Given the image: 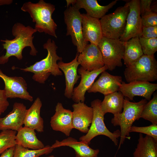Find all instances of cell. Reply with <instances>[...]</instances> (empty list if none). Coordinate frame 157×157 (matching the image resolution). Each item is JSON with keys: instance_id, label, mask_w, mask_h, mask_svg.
Segmentation results:
<instances>
[{"instance_id": "603a6c76", "label": "cell", "mask_w": 157, "mask_h": 157, "mask_svg": "<svg viewBox=\"0 0 157 157\" xmlns=\"http://www.w3.org/2000/svg\"><path fill=\"white\" fill-rule=\"evenodd\" d=\"M42 105L40 99L37 97L27 109L24 121V126L34 129L39 133L44 131V120L40 115Z\"/></svg>"}, {"instance_id": "277c9868", "label": "cell", "mask_w": 157, "mask_h": 157, "mask_svg": "<svg viewBox=\"0 0 157 157\" xmlns=\"http://www.w3.org/2000/svg\"><path fill=\"white\" fill-rule=\"evenodd\" d=\"M147 100L143 99L138 102H131L127 98L124 99L122 112L114 115L111 122L114 126L120 128V140L118 149L124 143L126 138L130 139V129L133 122L140 118V116Z\"/></svg>"}, {"instance_id": "e575fe53", "label": "cell", "mask_w": 157, "mask_h": 157, "mask_svg": "<svg viewBox=\"0 0 157 157\" xmlns=\"http://www.w3.org/2000/svg\"><path fill=\"white\" fill-rule=\"evenodd\" d=\"M4 90L0 89V115L7 109L9 106Z\"/></svg>"}, {"instance_id": "ac0fdd59", "label": "cell", "mask_w": 157, "mask_h": 157, "mask_svg": "<svg viewBox=\"0 0 157 157\" xmlns=\"http://www.w3.org/2000/svg\"><path fill=\"white\" fill-rule=\"evenodd\" d=\"M72 107L73 129L82 133H87L92 119L93 111L92 107L88 106L83 102L74 103Z\"/></svg>"}, {"instance_id": "484cf974", "label": "cell", "mask_w": 157, "mask_h": 157, "mask_svg": "<svg viewBox=\"0 0 157 157\" xmlns=\"http://www.w3.org/2000/svg\"><path fill=\"white\" fill-rule=\"evenodd\" d=\"M124 96L120 91L104 96L101 103V110L105 115L109 113L114 115L122 112L123 108Z\"/></svg>"}, {"instance_id": "3957f363", "label": "cell", "mask_w": 157, "mask_h": 157, "mask_svg": "<svg viewBox=\"0 0 157 157\" xmlns=\"http://www.w3.org/2000/svg\"><path fill=\"white\" fill-rule=\"evenodd\" d=\"M55 9L53 5L40 0L38 3H25L21 8L23 11L28 13L35 23L37 32L44 33L57 38L56 30L57 25L52 17Z\"/></svg>"}, {"instance_id": "60d3db41", "label": "cell", "mask_w": 157, "mask_h": 157, "mask_svg": "<svg viewBox=\"0 0 157 157\" xmlns=\"http://www.w3.org/2000/svg\"><path fill=\"white\" fill-rule=\"evenodd\" d=\"M47 157H55L53 155H51L50 156H47Z\"/></svg>"}, {"instance_id": "7a4b0ae2", "label": "cell", "mask_w": 157, "mask_h": 157, "mask_svg": "<svg viewBox=\"0 0 157 157\" xmlns=\"http://www.w3.org/2000/svg\"><path fill=\"white\" fill-rule=\"evenodd\" d=\"M43 47L47 51L45 58L29 67L20 69L25 72L33 73V79L40 83H44L51 74L54 76L63 75L57 63L58 60L62 61V58L57 54L58 47L54 41L48 39Z\"/></svg>"}, {"instance_id": "9a60e30c", "label": "cell", "mask_w": 157, "mask_h": 157, "mask_svg": "<svg viewBox=\"0 0 157 157\" xmlns=\"http://www.w3.org/2000/svg\"><path fill=\"white\" fill-rule=\"evenodd\" d=\"M101 74L87 90L88 92H99L105 96L119 91L122 81L121 76L111 75L106 71Z\"/></svg>"}, {"instance_id": "ab89813d", "label": "cell", "mask_w": 157, "mask_h": 157, "mask_svg": "<svg viewBox=\"0 0 157 157\" xmlns=\"http://www.w3.org/2000/svg\"><path fill=\"white\" fill-rule=\"evenodd\" d=\"M76 0H66L67 6L69 7L71 5L73 6L75 3Z\"/></svg>"}, {"instance_id": "f35d334b", "label": "cell", "mask_w": 157, "mask_h": 157, "mask_svg": "<svg viewBox=\"0 0 157 157\" xmlns=\"http://www.w3.org/2000/svg\"><path fill=\"white\" fill-rule=\"evenodd\" d=\"M13 2L12 0H0V6L10 5Z\"/></svg>"}, {"instance_id": "d6a6232c", "label": "cell", "mask_w": 157, "mask_h": 157, "mask_svg": "<svg viewBox=\"0 0 157 157\" xmlns=\"http://www.w3.org/2000/svg\"><path fill=\"white\" fill-rule=\"evenodd\" d=\"M141 17L143 27L157 26V13L150 11Z\"/></svg>"}, {"instance_id": "8992f818", "label": "cell", "mask_w": 157, "mask_h": 157, "mask_svg": "<svg viewBox=\"0 0 157 157\" xmlns=\"http://www.w3.org/2000/svg\"><path fill=\"white\" fill-rule=\"evenodd\" d=\"M101 101L98 99H94L91 103L93 111V116L91 125L85 135L80 137V141L89 144L90 141L96 136L102 135L107 136L117 145L118 138L120 137V131L117 130L112 132L107 128L104 122V114L101 108Z\"/></svg>"}, {"instance_id": "cb8c5ba5", "label": "cell", "mask_w": 157, "mask_h": 157, "mask_svg": "<svg viewBox=\"0 0 157 157\" xmlns=\"http://www.w3.org/2000/svg\"><path fill=\"white\" fill-rule=\"evenodd\" d=\"M34 129L24 126L17 132L16 140L17 144L23 147L33 150H39L44 148L45 146L36 136Z\"/></svg>"}, {"instance_id": "7402d4cb", "label": "cell", "mask_w": 157, "mask_h": 157, "mask_svg": "<svg viewBox=\"0 0 157 157\" xmlns=\"http://www.w3.org/2000/svg\"><path fill=\"white\" fill-rule=\"evenodd\" d=\"M117 1H113L108 5L103 6L99 5L96 0H76L75 3L72 6L78 10L83 8L87 14L99 19L116 4Z\"/></svg>"}, {"instance_id": "30bf717a", "label": "cell", "mask_w": 157, "mask_h": 157, "mask_svg": "<svg viewBox=\"0 0 157 157\" xmlns=\"http://www.w3.org/2000/svg\"><path fill=\"white\" fill-rule=\"evenodd\" d=\"M139 0L126 1L129 8L124 33L119 39L125 42L131 38L141 36L142 25L140 12Z\"/></svg>"}, {"instance_id": "f546056e", "label": "cell", "mask_w": 157, "mask_h": 157, "mask_svg": "<svg viewBox=\"0 0 157 157\" xmlns=\"http://www.w3.org/2000/svg\"><path fill=\"white\" fill-rule=\"evenodd\" d=\"M17 133L16 131L10 130H3L0 133V155L6 149L17 144Z\"/></svg>"}, {"instance_id": "ba28073f", "label": "cell", "mask_w": 157, "mask_h": 157, "mask_svg": "<svg viewBox=\"0 0 157 157\" xmlns=\"http://www.w3.org/2000/svg\"><path fill=\"white\" fill-rule=\"evenodd\" d=\"M98 47L101 51L104 65L108 69L112 71L116 67L122 66L124 42L119 39H115L103 36L99 42Z\"/></svg>"}, {"instance_id": "5b68a950", "label": "cell", "mask_w": 157, "mask_h": 157, "mask_svg": "<svg viewBox=\"0 0 157 157\" xmlns=\"http://www.w3.org/2000/svg\"><path fill=\"white\" fill-rule=\"evenodd\" d=\"M127 83L134 81L154 82L157 80V61L154 55H143L126 67L124 72Z\"/></svg>"}, {"instance_id": "7bdbcfd3", "label": "cell", "mask_w": 157, "mask_h": 157, "mask_svg": "<svg viewBox=\"0 0 157 157\" xmlns=\"http://www.w3.org/2000/svg\"></svg>"}, {"instance_id": "44dd1931", "label": "cell", "mask_w": 157, "mask_h": 157, "mask_svg": "<svg viewBox=\"0 0 157 157\" xmlns=\"http://www.w3.org/2000/svg\"><path fill=\"white\" fill-rule=\"evenodd\" d=\"M62 146H68L73 149L76 157H97L99 151V149H93L87 144L81 141L78 142L71 137L61 141L56 140L55 143L51 146L54 149Z\"/></svg>"}, {"instance_id": "4fadbf2b", "label": "cell", "mask_w": 157, "mask_h": 157, "mask_svg": "<svg viewBox=\"0 0 157 157\" xmlns=\"http://www.w3.org/2000/svg\"><path fill=\"white\" fill-rule=\"evenodd\" d=\"M107 67L104 65L98 69L88 71L81 67L78 69L77 72L81 77L79 85L73 90L72 98L76 103L84 102L85 94L86 91L91 87L98 75L102 72L107 70Z\"/></svg>"}, {"instance_id": "836d02e7", "label": "cell", "mask_w": 157, "mask_h": 157, "mask_svg": "<svg viewBox=\"0 0 157 157\" xmlns=\"http://www.w3.org/2000/svg\"><path fill=\"white\" fill-rule=\"evenodd\" d=\"M141 37L146 38H157V26L143 27Z\"/></svg>"}, {"instance_id": "ffe728a7", "label": "cell", "mask_w": 157, "mask_h": 157, "mask_svg": "<svg viewBox=\"0 0 157 157\" xmlns=\"http://www.w3.org/2000/svg\"><path fill=\"white\" fill-rule=\"evenodd\" d=\"M78 54L77 53L75 58L70 62L65 63L60 61L57 63L59 68L65 75L66 87L64 95L68 99L72 98L74 86L81 77L77 73L78 68L79 65L77 60Z\"/></svg>"}, {"instance_id": "8fae6325", "label": "cell", "mask_w": 157, "mask_h": 157, "mask_svg": "<svg viewBox=\"0 0 157 157\" xmlns=\"http://www.w3.org/2000/svg\"><path fill=\"white\" fill-rule=\"evenodd\" d=\"M0 78L4 81V90L8 98H17L31 102L33 101V97L27 91L26 81L23 77L8 76L0 69Z\"/></svg>"}, {"instance_id": "83f0119b", "label": "cell", "mask_w": 157, "mask_h": 157, "mask_svg": "<svg viewBox=\"0 0 157 157\" xmlns=\"http://www.w3.org/2000/svg\"><path fill=\"white\" fill-rule=\"evenodd\" d=\"M54 149L49 145L39 150L30 149L16 144L15 146L13 157H39L51 153Z\"/></svg>"}, {"instance_id": "4316f807", "label": "cell", "mask_w": 157, "mask_h": 157, "mask_svg": "<svg viewBox=\"0 0 157 157\" xmlns=\"http://www.w3.org/2000/svg\"><path fill=\"white\" fill-rule=\"evenodd\" d=\"M124 46L125 49L123 60L126 67L144 55L138 37L132 38L124 42Z\"/></svg>"}, {"instance_id": "1f68e13d", "label": "cell", "mask_w": 157, "mask_h": 157, "mask_svg": "<svg viewBox=\"0 0 157 157\" xmlns=\"http://www.w3.org/2000/svg\"><path fill=\"white\" fill-rule=\"evenodd\" d=\"M132 132L145 134L152 138L157 142V124H151L143 127L132 126L129 131L130 133Z\"/></svg>"}, {"instance_id": "74e56055", "label": "cell", "mask_w": 157, "mask_h": 157, "mask_svg": "<svg viewBox=\"0 0 157 157\" xmlns=\"http://www.w3.org/2000/svg\"><path fill=\"white\" fill-rule=\"evenodd\" d=\"M156 2V1L153 2L152 1L151 5V9L152 11L157 13Z\"/></svg>"}, {"instance_id": "d6986e66", "label": "cell", "mask_w": 157, "mask_h": 157, "mask_svg": "<svg viewBox=\"0 0 157 157\" xmlns=\"http://www.w3.org/2000/svg\"><path fill=\"white\" fill-rule=\"evenodd\" d=\"M83 37L87 42L98 45L103 37L100 19L81 14Z\"/></svg>"}, {"instance_id": "2e32d148", "label": "cell", "mask_w": 157, "mask_h": 157, "mask_svg": "<svg viewBox=\"0 0 157 157\" xmlns=\"http://www.w3.org/2000/svg\"><path fill=\"white\" fill-rule=\"evenodd\" d=\"M55 111L50 121L52 129L54 131L61 132L69 136L73 129L72 112L64 108L62 104L59 102L56 106Z\"/></svg>"}, {"instance_id": "f1b7e54d", "label": "cell", "mask_w": 157, "mask_h": 157, "mask_svg": "<svg viewBox=\"0 0 157 157\" xmlns=\"http://www.w3.org/2000/svg\"><path fill=\"white\" fill-rule=\"evenodd\" d=\"M140 118L150 121L152 124H157V94L155 93L152 98L145 105Z\"/></svg>"}, {"instance_id": "52a82bcc", "label": "cell", "mask_w": 157, "mask_h": 157, "mask_svg": "<svg viewBox=\"0 0 157 157\" xmlns=\"http://www.w3.org/2000/svg\"><path fill=\"white\" fill-rule=\"evenodd\" d=\"M129 11V6L126 3L124 6L118 7L113 13L100 19L103 36L119 39L124 33Z\"/></svg>"}, {"instance_id": "4dcf8cb0", "label": "cell", "mask_w": 157, "mask_h": 157, "mask_svg": "<svg viewBox=\"0 0 157 157\" xmlns=\"http://www.w3.org/2000/svg\"><path fill=\"white\" fill-rule=\"evenodd\" d=\"M144 55L152 56L157 51V38H139Z\"/></svg>"}, {"instance_id": "b9f144b4", "label": "cell", "mask_w": 157, "mask_h": 157, "mask_svg": "<svg viewBox=\"0 0 157 157\" xmlns=\"http://www.w3.org/2000/svg\"><path fill=\"white\" fill-rule=\"evenodd\" d=\"M114 157H116V155H115V156H114Z\"/></svg>"}, {"instance_id": "7c38bea8", "label": "cell", "mask_w": 157, "mask_h": 157, "mask_svg": "<svg viewBox=\"0 0 157 157\" xmlns=\"http://www.w3.org/2000/svg\"><path fill=\"white\" fill-rule=\"evenodd\" d=\"M157 90V84L149 82L134 81L126 83L122 81L119 91L123 96L131 100L136 96L144 97L150 101L154 92Z\"/></svg>"}, {"instance_id": "e0dca14e", "label": "cell", "mask_w": 157, "mask_h": 157, "mask_svg": "<svg viewBox=\"0 0 157 157\" xmlns=\"http://www.w3.org/2000/svg\"><path fill=\"white\" fill-rule=\"evenodd\" d=\"M27 110L23 103H15L12 110L5 117H0V130H10L17 131L24 124Z\"/></svg>"}, {"instance_id": "9c48e42d", "label": "cell", "mask_w": 157, "mask_h": 157, "mask_svg": "<svg viewBox=\"0 0 157 157\" xmlns=\"http://www.w3.org/2000/svg\"><path fill=\"white\" fill-rule=\"evenodd\" d=\"M64 20L66 25L67 36L70 35L77 53H81L88 44L82 34L81 14L79 10L73 6L67 7L64 12Z\"/></svg>"}, {"instance_id": "5bb4252c", "label": "cell", "mask_w": 157, "mask_h": 157, "mask_svg": "<svg viewBox=\"0 0 157 157\" xmlns=\"http://www.w3.org/2000/svg\"><path fill=\"white\" fill-rule=\"evenodd\" d=\"M77 61L86 70L92 71L99 69L104 66L102 56L97 45L88 44L79 53Z\"/></svg>"}, {"instance_id": "6da1fadb", "label": "cell", "mask_w": 157, "mask_h": 157, "mask_svg": "<svg viewBox=\"0 0 157 157\" xmlns=\"http://www.w3.org/2000/svg\"><path fill=\"white\" fill-rule=\"evenodd\" d=\"M37 31L30 26H25L19 22L15 23L13 26L12 34L15 38L11 40L6 39L1 40L2 46L6 50L5 55L0 56V64L7 63L9 58L15 57L20 60L23 58L22 52L25 47H29L31 49L30 54L33 56L37 55L38 51L33 44L34 38L33 35Z\"/></svg>"}, {"instance_id": "d4e9b609", "label": "cell", "mask_w": 157, "mask_h": 157, "mask_svg": "<svg viewBox=\"0 0 157 157\" xmlns=\"http://www.w3.org/2000/svg\"><path fill=\"white\" fill-rule=\"evenodd\" d=\"M133 157H157V142L151 137L140 133Z\"/></svg>"}, {"instance_id": "d590c367", "label": "cell", "mask_w": 157, "mask_h": 157, "mask_svg": "<svg viewBox=\"0 0 157 157\" xmlns=\"http://www.w3.org/2000/svg\"><path fill=\"white\" fill-rule=\"evenodd\" d=\"M152 0H141L140 3V16L146 13L152 11L151 5Z\"/></svg>"}, {"instance_id": "8d00e7d4", "label": "cell", "mask_w": 157, "mask_h": 157, "mask_svg": "<svg viewBox=\"0 0 157 157\" xmlns=\"http://www.w3.org/2000/svg\"><path fill=\"white\" fill-rule=\"evenodd\" d=\"M15 147L9 148L1 155L0 157H13Z\"/></svg>"}]
</instances>
